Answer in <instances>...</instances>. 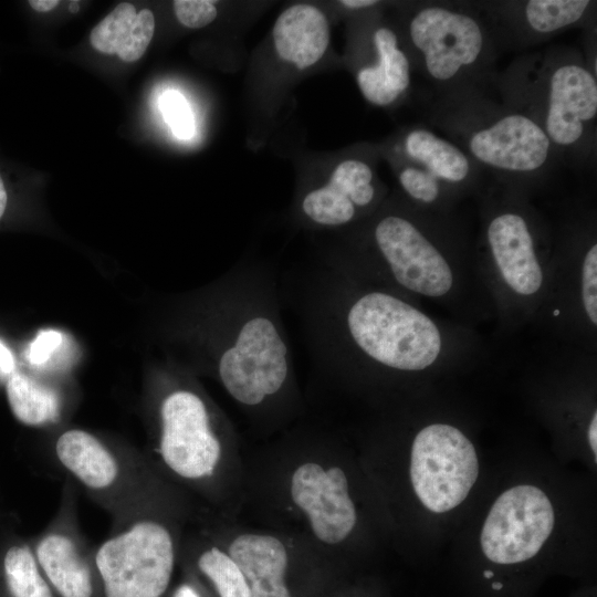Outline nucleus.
<instances>
[{"instance_id":"nucleus-29","label":"nucleus","mask_w":597,"mask_h":597,"mask_svg":"<svg viewBox=\"0 0 597 597\" xmlns=\"http://www.w3.org/2000/svg\"><path fill=\"white\" fill-rule=\"evenodd\" d=\"M15 369V360L11 349L0 339V379L7 380Z\"/></svg>"},{"instance_id":"nucleus-15","label":"nucleus","mask_w":597,"mask_h":597,"mask_svg":"<svg viewBox=\"0 0 597 597\" xmlns=\"http://www.w3.org/2000/svg\"><path fill=\"white\" fill-rule=\"evenodd\" d=\"M486 242L504 281L514 292L532 295L540 290L542 269L524 216L515 211L495 214L486 227Z\"/></svg>"},{"instance_id":"nucleus-26","label":"nucleus","mask_w":597,"mask_h":597,"mask_svg":"<svg viewBox=\"0 0 597 597\" xmlns=\"http://www.w3.org/2000/svg\"><path fill=\"white\" fill-rule=\"evenodd\" d=\"M213 3V1L207 0H176L174 1V10L182 25L199 29L217 18V8Z\"/></svg>"},{"instance_id":"nucleus-27","label":"nucleus","mask_w":597,"mask_h":597,"mask_svg":"<svg viewBox=\"0 0 597 597\" xmlns=\"http://www.w3.org/2000/svg\"><path fill=\"white\" fill-rule=\"evenodd\" d=\"M582 295L585 311L590 321L597 324V245L594 243L583 262Z\"/></svg>"},{"instance_id":"nucleus-16","label":"nucleus","mask_w":597,"mask_h":597,"mask_svg":"<svg viewBox=\"0 0 597 597\" xmlns=\"http://www.w3.org/2000/svg\"><path fill=\"white\" fill-rule=\"evenodd\" d=\"M370 40L374 59L357 70L356 82L367 102L388 106L408 92L411 61L400 48L398 35L389 27L376 28Z\"/></svg>"},{"instance_id":"nucleus-19","label":"nucleus","mask_w":597,"mask_h":597,"mask_svg":"<svg viewBox=\"0 0 597 597\" xmlns=\"http://www.w3.org/2000/svg\"><path fill=\"white\" fill-rule=\"evenodd\" d=\"M34 555L61 597H92L91 566L73 533L61 527L49 530L38 541Z\"/></svg>"},{"instance_id":"nucleus-13","label":"nucleus","mask_w":597,"mask_h":597,"mask_svg":"<svg viewBox=\"0 0 597 597\" xmlns=\"http://www.w3.org/2000/svg\"><path fill=\"white\" fill-rule=\"evenodd\" d=\"M291 496L308 517L314 535L326 544H338L354 530L357 515L345 472L338 467L324 470L306 462L295 469Z\"/></svg>"},{"instance_id":"nucleus-3","label":"nucleus","mask_w":597,"mask_h":597,"mask_svg":"<svg viewBox=\"0 0 597 597\" xmlns=\"http://www.w3.org/2000/svg\"><path fill=\"white\" fill-rule=\"evenodd\" d=\"M434 121L481 169L513 179L548 174L557 155L542 127L480 87L443 96Z\"/></svg>"},{"instance_id":"nucleus-20","label":"nucleus","mask_w":597,"mask_h":597,"mask_svg":"<svg viewBox=\"0 0 597 597\" xmlns=\"http://www.w3.org/2000/svg\"><path fill=\"white\" fill-rule=\"evenodd\" d=\"M55 454L61 465L93 492H107L119 480L118 459L88 431L70 429L61 433Z\"/></svg>"},{"instance_id":"nucleus-7","label":"nucleus","mask_w":597,"mask_h":597,"mask_svg":"<svg viewBox=\"0 0 597 597\" xmlns=\"http://www.w3.org/2000/svg\"><path fill=\"white\" fill-rule=\"evenodd\" d=\"M479 476V458L472 441L448 423H431L413 438L409 478L421 505L442 514L461 505Z\"/></svg>"},{"instance_id":"nucleus-21","label":"nucleus","mask_w":597,"mask_h":597,"mask_svg":"<svg viewBox=\"0 0 597 597\" xmlns=\"http://www.w3.org/2000/svg\"><path fill=\"white\" fill-rule=\"evenodd\" d=\"M154 32L155 18L149 9L137 13L134 4L122 2L92 30L90 42L101 53L135 62L145 53Z\"/></svg>"},{"instance_id":"nucleus-24","label":"nucleus","mask_w":597,"mask_h":597,"mask_svg":"<svg viewBox=\"0 0 597 597\" xmlns=\"http://www.w3.org/2000/svg\"><path fill=\"white\" fill-rule=\"evenodd\" d=\"M199 569L212 582L220 597H251L249 585L234 561L218 547L198 558Z\"/></svg>"},{"instance_id":"nucleus-23","label":"nucleus","mask_w":597,"mask_h":597,"mask_svg":"<svg viewBox=\"0 0 597 597\" xmlns=\"http://www.w3.org/2000/svg\"><path fill=\"white\" fill-rule=\"evenodd\" d=\"M3 568L12 597H53L29 546H11L4 555Z\"/></svg>"},{"instance_id":"nucleus-6","label":"nucleus","mask_w":597,"mask_h":597,"mask_svg":"<svg viewBox=\"0 0 597 597\" xmlns=\"http://www.w3.org/2000/svg\"><path fill=\"white\" fill-rule=\"evenodd\" d=\"M94 564L105 597H160L175 565L172 535L158 520L137 517L97 547Z\"/></svg>"},{"instance_id":"nucleus-31","label":"nucleus","mask_w":597,"mask_h":597,"mask_svg":"<svg viewBox=\"0 0 597 597\" xmlns=\"http://www.w3.org/2000/svg\"><path fill=\"white\" fill-rule=\"evenodd\" d=\"M343 7L350 9V10H362L371 8L379 3V1L376 0H343L339 2Z\"/></svg>"},{"instance_id":"nucleus-11","label":"nucleus","mask_w":597,"mask_h":597,"mask_svg":"<svg viewBox=\"0 0 597 597\" xmlns=\"http://www.w3.org/2000/svg\"><path fill=\"white\" fill-rule=\"evenodd\" d=\"M375 245L394 279L427 296H442L452 286L451 269L436 245L409 218L387 214L374 227Z\"/></svg>"},{"instance_id":"nucleus-22","label":"nucleus","mask_w":597,"mask_h":597,"mask_svg":"<svg viewBox=\"0 0 597 597\" xmlns=\"http://www.w3.org/2000/svg\"><path fill=\"white\" fill-rule=\"evenodd\" d=\"M6 392L13 416L23 425L43 426L60 415L57 392L18 369L6 380Z\"/></svg>"},{"instance_id":"nucleus-30","label":"nucleus","mask_w":597,"mask_h":597,"mask_svg":"<svg viewBox=\"0 0 597 597\" xmlns=\"http://www.w3.org/2000/svg\"><path fill=\"white\" fill-rule=\"evenodd\" d=\"M587 440H588L589 448L594 454V460L596 462L597 461V413L596 411L594 412L590 419L589 426H588Z\"/></svg>"},{"instance_id":"nucleus-1","label":"nucleus","mask_w":597,"mask_h":597,"mask_svg":"<svg viewBox=\"0 0 597 597\" xmlns=\"http://www.w3.org/2000/svg\"><path fill=\"white\" fill-rule=\"evenodd\" d=\"M218 342L217 376L237 402L259 406L290 380L291 349L264 270H234Z\"/></svg>"},{"instance_id":"nucleus-14","label":"nucleus","mask_w":597,"mask_h":597,"mask_svg":"<svg viewBox=\"0 0 597 597\" xmlns=\"http://www.w3.org/2000/svg\"><path fill=\"white\" fill-rule=\"evenodd\" d=\"M377 195L370 164L347 158L334 168L326 185L306 193L301 203L304 216L318 226L337 227L354 220Z\"/></svg>"},{"instance_id":"nucleus-9","label":"nucleus","mask_w":597,"mask_h":597,"mask_svg":"<svg viewBox=\"0 0 597 597\" xmlns=\"http://www.w3.org/2000/svg\"><path fill=\"white\" fill-rule=\"evenodd\" d=\"M394 161L402 190L427 206L470 186L482 171L458 145L426 126H413L400 136Z\"/></svg>"},{"instance_id":"nucleus-5","label":"nucleus","mask_w":597,"mask_h":597,"mask_svg":"<svg viewBox=\"0 0 597 597\" xmlns=\"http://www.w3.org/2000/svg\"><path fill=\"white\" fill-rule=\"evenodd\" d=\"M352 344L374 362L398 370H422L441 349L440 332L422 312L381 291L354 300L343 313Z\"/></svg>"},{"instance_id":"nucleus-17","label":"nucleus","mask_w":597,"mask_h":597,"mask_svg":"<svg viewBox=\"0 0 597 597\" xmlns=\"http://www.w3.org/2000/svg\"><path fill=\"white\" fill-rule=\"evenodd\" d=\"M228 554L242 572L251 597H291L284 580L287 553L279 538L241 534L231 542Z\"/></svg>"},{"instance_id":"nucleus-12","label":"nucleus","mask_w":597,"mask_h":597,"mask_svg":"<svg viewBox=\"0 0 597 597\" xmlns=\"http://www.w3.org/2000/svg\"><path fill=\"white\" fill-rule=\"evenodd\" d=\"M498 45L530 46L569 28L584 25L593 15L595 1L527 0L478 4Z\"/></svg>"},{"instance_id":"nucleus-35","label":"nucleus","mask_w":597,"mask_h":597,"mask_svg":"<svg viewBox=\"0 0 597 597\" xmlns=\"http://www.w3.org/2000/svg\"><path fill=\"white\" fill-rule=\"evenodd\" d=\"M80 9V6H78V2L77 1H71L70 4H69V10L70 12L72 13H76Z\"/></svg>"},{"instance_id":"nucleus-8","label":"nucleus","mask_w":597,"mask_h":597,"mask_svg":"<svg viewBox=\"0 0 597 597\" xmlns=\"http://www.w3.org/2000/svg\"><path fill=\"white\" fill-rule=\"evenodd\" d=\"M555 522L553 503L541 488L511 486L489 510L480 533L481 552L501 567L525 564L540 553Z\"/></svg>"},{"instance_id":"nucleus-32","label":"nucleus","mask_w":597,"mask_h":597,"mask_svg":"<svg viewBox=\"0 0 597 597\" xmlns=\"http://www.w3.org/2000/svg\"><path fill=\"white\" fill-rule=\"evenodd\" d=\"M60 1L57 0H31L29 1V4L31 8H33L35 11L39 12H48L53 10Z\"/></svg>"},{"instance_id":"nucleus-4","label":"nucleus","mask_w":597,"mask_h":597,"mask_svg":"<svg viewBox=\"0 0 597 597\" xmlns=\"http://www.w3.org/2000/svg\"><path fill=\"white\" fill-rule=\"evenodd\" d=\"M409 13L412 59L442 93L480 87L492 75L498 43L478 4L425 1Z\"/></svg>"},{"instance_id":"nucleus-34","label":"nucleus","mask_w":597,"mask_h":597,"mask_svg":"<svg viewBox=\"0 0 597 597\" xmlns=\"http://www.w3.org/2000/svg\"><path fill=\"white\" fill-rule=\"evenodd\" d=\"M8 202V195L3 184V180L0 176V218L3 216Z\"/></svg>"},{"instance_id":"nucleus-10","label":"nucleus","mask_w":597,"mask_h":597,"mask_svg":"<svg viewBox=\"0 0 597 597\" xmlns=\"http://www.w3.org/2000/svg\"><path fill=\"white\" fill-rule=\"evenodd\" d=\"M158 452L165 465L187 480L213 474L221 444L212 429L205 400L190 389H175L159 408Z\"/></svg>"},{"instance_id":"nucleus-33","label":"nucleus","mask_w":597,"mask_h":597,"mask_svg":"<svg viewBox=\"0 0 597 597\" xmlns=\"http://www.w3.org/2000/svg\"><path fill=\"white\" fill-rule=\"evenodd\" d=\"M174 597H199L197 591L189 585H181L175 593Z\"/></svg>"},{"instance_id":"nucleus-2","label":"nucleus","mask_w":597,"mask_h":597,"mask_svg":"<svg viewBox=\"0 0 597 597\" xmlns=\"http://www.w3.org/2000/svg\"><path fill=\"white\" fill-rule=\"evenodd\" d=\"M504 102L534 119L557 156L586 163L595 151L597 75L569 48L512 64L501 81Z\"/></svg>"},{"instance_id":"nucleus-25","label":"nucleus","mask_w":597,"mask_h":597,"mask_svg":"<svg viewBox=\"0 0 597 597\" xmlns=\"http://www.w3.org/2000/svg\"><path fill=\"white\" fill-rule=\"evenodd\" d=\"M160 109L172 133L182 139L193 134V118L186 98L176 91L166 92L160 98Z\"/></svg>"},{"instance_id":"nucleus-28","label":"nucleus","mask_w":597,"mask_h":597,"mask_svg":"<svg viewBox=\"0 0 597 597\" xmlns=\"http://www.w3.org/2000/svg\"><path fill=\"white\" fill-rule=\"evenodd\" d=\"M63 343V335L55 329H42L30 342L25 349V359L32 366H42L49 362L52 355Z\"/></svg>"},{"instance_id":"nucleus-18","label":"nucleus","mask_w":597,"mask_h":597,"mask_svg":"<svg viewBox=\"0 0 597 597\" xmlns=\"http://www.w3.org/2000/svg\"><path fill=\"white\" fill-rule=\"evenodd\" d=\"M277 55L298 70L315 64L329 43V25L325 14L311 4H294L284 10L273 27Z\"/></svg>"}]
</instances>
